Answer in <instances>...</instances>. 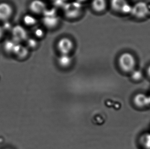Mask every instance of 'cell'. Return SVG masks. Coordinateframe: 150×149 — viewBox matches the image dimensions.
<instances>
[{"label":"cell","mask_w":150,"mask_h":149,"mask_svg":"<svg viewBox=\"0 0 150 149\" xmlns=\"http://www.w3.org/2000/svg\"><path fill=\"white\" fill-rule=\"evenodd\" d=\"M140 143L145 149H150V133H146L140 139Z\"/></svg>","instance_id":"9a60e30c"},{"label":"cell","mask_w":150,"mask_h":149,"mask_svg":"<svg viewBox=\"0 0 150 149\" xmlns=\"http://www.w3.org/2000/svg\"><path fill=\"white\" fill-rule=\"evenodd\" d=\"M46 5L41 0H33L29 5L31 12L34 14H40L45 11Z\"/></svg>","instance_id":"8992f818"},{"label":"cell","mask_w":150,"mask_h":149,"mask_svg":"<svg viewBox=\"0 0 150 149\" xmlns=\"http://www.w3.org/2000/svg\"><path fill=\"white\" fill-rule=\"evenodd\" d=\"M118 63L122 71L126 73H130L134 70L136 60L133 55L130 53L125 52L120 55Z\"/></svg>","instance_id":"6da1fadb"},{"label":"cell","mask_w":150,"mask_h":149,"mask_svg":"<svg viewBox=\"0 0 150 149\" xmlns=\"http://www.w3.org/2000/svg\"><path fill=\"white\" fill-rule=\"evenodd\" d=\"M44 24L47 28H52L56 26L58 24V19L56 16L47 15L45 16L43 20Z\"/></svg>","instance_id":"4fadbf2b"},{"label":"cell","mask_w":150,"mask_h":149,"mask_svg":"<svg viewBox=\"0 0 150 149\" xmlns=\"http://www.w3.org/2000/svg\"><path fill=\"white\" fill-rule=\"evenodd\" d=\"M72 61L71 57L69 54H61L57 59V63L59 66L67 67L71 65Z\"/></svg>","instance_id":"7c38bea8"},{"label":"cell","mask_w":150,"mask_h":149,"mask_svg":"<svg viewBox=\"0 0 150 149\" xmlns=\"http://www.w3.org/2000/svg\"><path fill=\"white\" fill-rule=\"evenodd\" d=\"M28 48L27 46H23L21 43H18L16 44L12 55L16 57L17 58L23 59L28 56Z\"/></svg>","instance_id":"ba28073f"},{"label":"cell","mask_w":150,"mask_h":149,"mask_svg":"<svg viewBox=\"0 0 150 149\" xmlns=\"http://www.w3.org/2000/svg\"><path fill=\"white\" fill-rule=\"evenodd\" d=\"M73 41L67 37L61 38L57 44V48L61 54H69L73 50Z\"/></svg>","instance_id":"5b68a950"},{"label":"cell","mask_w":150,"mask_h":149,"mask_svg":"<svg viewBox=\"0 0 150 149\" xmlns=\"http://www.w3.org/2000/svg\"><path fill=\"white\" fill-rule=\"evenodd\" d=\"M131 13L136 18H144L149 13L148 6L145 2H138L132 7Z\"/></svg>","instance_id":"277c9868"},{"label":"cell","mask_w":150,"mask_h":149,"mask_svg":"<svg viewBox=\"0 0 150 149\" xmlns=\"http://www.w3.org/2000/svg\"><path fill=\"white\" fill-rule=\"evenodd\" d=\"M147 74L150 78V65L149 66L148 68L147 69Z\"/></svg>","instance_id":"ffe728a7"},{"label":"cell","mask_w":150,"mask_h":149,"mask_svg":"<svg viewBox=\"0 0 150 149\" xmlns=\"http://www.w3.org/2000/svg\"><path fill=\"white\" fill-rule=\"evenodd\" d=\"M35 34L36 35L37 37H42L43 35V31L40 29H38L35 31Z\"/></svg>","instance_id":"d6986e66"},{"label":"cell","mask_w":150,"mask_h":149,"mask_svg":"<svg viewBox=\"0 0 150 149\" xmlns=\"http://www.w3.org/2000/svg\"><path fill=\"white\" fill-rule=\"evenodd\" d=\"M126 0H111V6L112 9L116 12L122 13L125 6L128 4Z\"/></svg>","instance_id":"9c48e42d"},{"label":"cell","mask_w":150,"mask_h":149,"mask_svg":"<svg viewBox=\"0 0 150 149\" xmlns=\"http://www.w3.org/2000/svg\"></svg>","instance_id":"44dd1931"},{"label":"cell","mask_w":150,"mask_h":149,"mask_svg":"<svg viewBox=\"0 0 150 149\" xmlns=\"http://www.w3.org/2000/svg\"><path fill=\"white\" fill-rule=\"evenodd\" d=\"M135 104L139 108H146L150 105V98L144 93H138L134 98Z\"/></svg>","instance_id":"52a82bcc"},{"label":"cell","mask_w":150,"mask_h":149,"mask_svg":"<svg viewBox=\"0 0 150 149\" xmlns=\"http://www.w3.org/2000/svg\"><path fill=\"white\" fill-rule=\"evenodd\" d=\"M142 74L140 71H133L132 72V78L134 80H139L142 78Z\"/></svg>","instance_id":"2e32d148"},{"label":"cell","mask_w":150,"mask_h":149,"mask_svg":"<svg viewBox=\"0 0 150 149\" xmlns=\"http://www.w3.org/2000/svg\"><path fill=\"white\" fill-rule=\"evenodd\" d=\"M107 6L106 0H92L91 7L95 11L101 12L105 10Z\"/></svg>","instance_id":"30bf717a"},{"label":"cell","mask_w":150,"mask_h":149,"mask_svg":"<svg viewBox=\"0 0 150 149\" xmlns=\"http://www.w3.org/2000/svg\"><path fill=\"white\" fill-rule=\"evenodd\" d=\"M11 39L18 43L26 41L28 39V33L24 27L17 25L12 27L11 29Z\"/></svg>","instance_id":"3957f363"},{"label":"cell","mask_w":150,"mask_h":149,"mask_svg":"<svg viewBox=\"0 0 150 149\" xmlns=\"http://www.w3.org/2000/svg\"><path fill=\"white\" fill-rule=\"evenodd\" d=\"M23 22L27 26H32L36 24L37 20L34 16L30 14H27L25 15L23 19Z\"/></svg>","instance_id":"5bb4252c"},{"label":"cell","mask_w":150,"mask_h":149,"mask_svg":"<svg viewBox=\"0 0 150 149\" xmlns=\"http://www.w3.org/2000/svg\"><path fill=\"white\" fill-rule=\"evenodd\" d=\"M14 7L6 1L0 2V22H6L10 20L14 14Z\"/></svg>","instance_id":"7a4b0ae2"},{"label":"cell","mask_w":150,"mask_h":149,"mask_svg":"<svg viewBox=\"0 0 150 149\" xmlns=\"http://www.w3.org/2000/svg\"><path fill=\"white\" fill-rule=\"evenodd\" d=\"M5 33V30L4 29L3 26H2L1 25H0V40L3 38Z\"/></svg>","instance_id":"ac0fdd59"},{"label":"cell","mask_w":150,"mask_h":149,"mask_svg":"<svg viewBox=\"0 0 150 149\" xmlns=\"http://www.w3.org/2000/svg\"><path fill=\"white\" fill-rule=\"evenodd\" d=\"M18 44V42H16L11 38L9 39H7L5 41L3 44L4 51L8 54H13L14 48Z\"/></svg>","instance_id":"8fae6325"},{"label":"cell","mask_w":150,"mask_h":149,"mask_svg":"<svg viewBox=\"0 0 150 149\" xmlns=\"http://www.w3.org/2000/svg\"><path fill=\"white\" fill-rule=\"evenodd\" d=\"M26 41H27V44L28 46H27V48L28 47L29 48H35V47L37 46V41L33 38H28Z\"/></svg>","instance_id":"e0dca14e"}]
</instances>
